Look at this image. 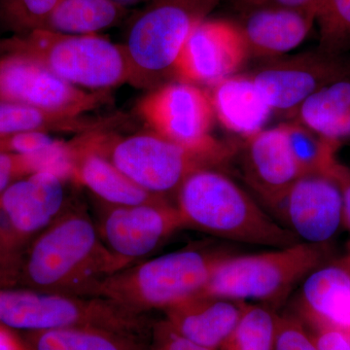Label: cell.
Segmentation results:
<instances>
[{"label":"cell","mask_w":350,"mask_h":350,"mask_svg":"<svg viewBox=\"0 0 350 350\" xmlns=\"http://www.w3.org/2000/svg\"><path fill=\"white\" fill-rule=\"evenodd\" d=\"M120 269L93 215L84 204L73 202L33 239L20 262L18 282L44 293L96 297L98 285Z\"/></svg>","instance_id":"1"},{"label":"cell","mask_w":350,"mask_h":350,"mask_svg":"<svg viewBox=\"0 0 350 350\" xmlns=\"http://www.w3.org/2000/svg\"><path fill=\"white\" fill-rule=\"evenodd\" d=\"M176 200L185 228L232 243L269 248L299 241L220 170L191 174L177 192Z\"/></svg>","instance_id":"2"},{"label":"cell","mask_w":350,"mask_h":350,"mask_svg":"<svg viewBox=\"0 0 350 350\" xmlns=\"http://www.w3.org/2000/svg\"><path fill=\"white\" fill-rule=\"evenodd\" d=\"M225 250L193 246L140 261L108 276L96 297L139 313L162 310L204 293Z\"/></svg>","instance_id":"3"},{"label":"cell","mask_w":350,"mask_h":350,"mask_svg":"<svg viewBox=\"0 0 350 350\" xmlns=\"http://www.w3.org/2000/svg\"><path fill=\"white\" fill-rule=\"evenodd\" d=\"M130 16L123 48L133 86L154 90L177 80V66L193 29L208 11L198 0H147Z\"/></svg>","instance_id":"4"},{"label":"cell","mask_w":350,"mask_h":350,"mask_svg":"<svg viewBox=\"0 0 350 350\" xmlns=\"http://www.w3.org/2000/svg\"><path fill=\"white\" fill-rule=\"evenodd\" d=\"M331 256L330 243L303 241L254 254L231 253L219 261L204 293L275 305Z\"/></svg>","instance_id":"5"},{"label":"cell","mask_w":350,"mask_h":350,"mask_svg":"<svg viewBox=\"0 0 350 350\" xmlns=\"http://www.w3.org/2000/svg\"><path fill=\"white\" fill-rule=\"evenodd\" d=\"M25 55L73 86L107 92L130 80L123 46L100 34L71 36L48 29L0 39V55Z\"/></svg>","instance_id":"6"},{"label":"cell","mask_w":350,"mask_h":350,"mask_svg":"<svg viewBox=\"0 0 350 350\" xmlns=\"http://www.w3.org/2000/svg\"><path fill=\"white\" fill-rule=\"evenodd\" d=\"M153 320L103 297L44 293L0 287V325L36 332L91 327L149 336Z\"/></svg>","instance_id":"7"},{"label":"cell","mask_w":350,"mask_h":350,"mask_svg":"<svg viewBox=\"0 0 350 350\" xmlns=\"http://www.w3.org/2000/svg\"><path fill=\"white\" fill-rule=\"evenodd\" d=\"M88 142L140 188L165 199L177 195L198 170L220 169L238 147L228 144L217 150H190L153 131L119 138L109 145L93 138Z\"/></svg>","instance_id":"8"},{"label":"cell","mask_w":350,"mask_h":350,"mask_svg":"<svg viewBox=\"0 0 350 350\" xmlns=\"http://www.w3.org/2000/svg\"><path fill=\"white\" fill-rule=\"evenodd\" d=\"M96 229L105 247L122 269L155 252L184 229L176 206L170 200L137 206H112L96 199Z\"/></svg>","instance_id":"9"},{"label":"cell","mask_w":350,"mask_h":350,"mask_svg":"<svg viewBox=\"0 0 350 350\" xmlns=\"http://www.w3.org/2000/svg\"><path fill=\"white\" fill-rule=\"evenodd\" d=\"M250 75L271 111L291 120L313 94L350 77V57L317 48L269 59Z\"/></svg>","instance_id":"10"},{"label":"cell","mask_w":350,"mask_h":350,"mask_svg":"<svg viewBox=\"0 0 350 350\" xmlns=\"http://www.w3.org/2000/svg\"><path fill=\"white\" fill-rule=\"evenodd\" d=\"M152 130L190 150L213 151L228 144L211 135L214 111L208 91L182 80L152 90L140 103Z\"/></svg>","instance_id":"11"},{"label":"cell","mask_w":350,"mask_h":350,"mask_svg":"<svg viewBox=\"0 0 350 350\" xmlns=\"http://www.w3.org/2000/svg\"><path fill=\"white\" fill-rule=\"evenodd\" d=\"M105 93L73 86L32 57L14 53L0 55V103L84 116L107 103Z\"/></svg>","instance_id":"12"},{"label":"cell","mask_w":350,"mask_h":350,"mask_svg":"<svg viewBox=\"0 0 350 350\" xmlns=\"http://www.w3.org/2000/svg\"><path fill=\"white\" fill-rule=\"evenodd\" d=\"M275 214L299 241L330 243L344 226L342 191L330 172L301 175Z\"/></svg>","instance_id":"13"},{"label":"cell","mask_w":350,"mask_h":350,"mask_svg":"<svg viewBox=\"0 0 350 350\" xmlns=\"http://www.w3.org/2000/svg\"><path fill=\"white\" fill-rule=\"evenodd\" d=\"M250 59L237 23L206 18L186 41L177 66V80L211 89L238 75Z\"/></svg>","instance_id":"14"},{"label":"cell","mask_w":350,"mask_h":350,"mask_svg":"<svg viewBox=\"0 0 350 350\" xmlns=\"http://www.w3.org/2000/svg\"><path fill=\"white\" fill-rule=\"evenodd\" d=\"M69 179L49 170H40L17 179L0 194V209L23 246L36 239L73 204Z\"/></svg>","instance_id":"15"},{"label":"cell","mask_w":350,"mask_h":350,"mask_svg":"<svg viewBox=\"0 0 350 350\" xmlns=\"http://www.w3.org/2000/svg\"><path fill=\"white\" fill-rule=\"evenodd\" d=\"M241 147L244 180L275 213L288 191L304 175L290 151L282 125L258 131L246 138Z\"/></svg>","instance_id":"16"},{"label":"cell","mask_w":350,"mask_h":350,"mask_svg":"<svg viewBox=\"0 0 350 350\" xmlns=\"http://www.w3.org/2000/svg\"><path fill=\"white\" fill-rule=\"evenodd\" d=\"M296 317L308 329H350V267L344 258L312 271L297 294Z\"/></svg>","instance_id":"17"},{"label":"cell","mask_w":350,"mask_h":350,"mask_svg":"<svg viewBox=\"0 0 350 350\" xmlns=\"http://www.w3.org/2000/svg\"><path fill=\"white\" fill-rule=\"evenodd\" d=\"M313 9L262 7L241 12L237 23L250 57L276 59L303 43L315 23Z\"/></svg>","instance_id":"18"},{"label":"cell","mask_w":350,"mask_h":350,"mask_svg":"<svg viewBox=\"0 0 350 350\" xmlns=\"http://www.w3.org/2000/svg\"><path fill=\"white\" fill-rule=\"evenodd\" d=\"M247 303L200 294L167 308L165 319L177 333L209 350H221L243 317Z\"/></svg>","instance_id":"19"},{"label":"cell","mask_w":350,"mask_h":350,"mask_svg":"<svg viewBox=\"0 0 350 350\" xmlns=\"http://www.w3.org/2000/svg\"><path fill=\"white\" fill-rule=\"evenodd\" d=\"M72 146L73 181L87 188L96 200L112 206H137L169 200L140 188L88 140Z\"/></svg>","instance_id":"20"},{"label":"cell","mask_w":350,"mask_h":350,"mask_svg":"<svg viewBox=\"0 0 350 350\" xmlns=\"http://www.w3.org/2000/svg\"><path fill=\"white\" fill-rule=\"evenodd\" d=\"M214 116L226 130L246 139L264 130L273 111L258 91L250 73H238L208 91Z\"/></svg>","instance_id":"21"},{"label":"cell","mask_w":350,"mask_h":350,"mask_svg":"<svg viewBox=\"0 0 350 350\" xmlns=\"http://www.w3.org/2000/svg\"><path fill=\"white\" fill-rule=\"evenodd\" d=\"M150 336L72 327L27 332L23 342L27 350H146Z\"/></svg>","instance_id":"22"},{"label":"cell","mask_w":350,"mask_h":350,"mask_svg":"<svg viewBox=\"0 0 350 350\" xmlns=\"http://www.w3.org/2000/svg\"><path fill=\"white\" fill-rule=\"evenodd\" d=\"M131 9L114 0H59L43 29L71 34H98L130 18Z\"/></svg>","instance_id":"23"},{"label":"cell","mask_w":350,"mask_h":350,"mask_svg":"<svg viewBox=\"0 0 350 350\" xmlns=\"http://www.w3.org/2000/svg\"><path fill=\"white\" fill-rule=\"evenodd\" d=\"M293 119L328 139H350V77L332 83L310 96Z\"/></svg>","instance_id":"24"},{"label":"cell","mask_w":350,"mask_h":350,"mask_svg":"<svg viewBox=\"0 0 350 350\" xmlns=\"http://www.w3.org/2000/svg\"><path fill=\"white\" fill-rule=\"evenodd\" d=\"M100 124L83 116L59 114L19 103H0V137L29 131H87Z\"/></svg>","instance_id":"25"},{"label":"cell","mask_w":350,"mask_h":350,"mask_svg":"<svg viewBox=\"0 0 350 350\" xmlns=\"http://www.w3.org/2000/svg\"><path fill=\"white\" fill-rule=\"evenodd\" d=\"M280 125L301 174H329L342 144L328 139L296 119Z\"/></svg>","instance_id":"26"},{"label":"cell","mask_w":350,"mask_h":350,"mask_svg":"<svg viewBox=\"0 0 350 350\" xmlns=\"http://www.w3.org/2000/svg\"><path fill=\"white\" fill-rule=\"evenodd\" d=\"M278 317L269 306L247 303L221 350H275Z\"/></svg>","instance_id":"27"},{"label":"cell","mask_w":350,"mask_h":350,"mask_svg":"<svg viewBox=\"0 0 350 350\" xmlns=\"http://www.w3.org/2000/svg\"><path fill=\"white\" fill-rule=\"evenodd\" d=\"M319 49L336 55L350 51V0H319L315 14Z\"/></svg>","instance_id":"28"},{"label":"cell","mask_w":350,"mask_h":350,"mask_svg":"<svg viewBox=\"0 0 350 350\" xmlns=\"http://www.w3.org/2000/svg\"><path fill=\"white\" fill-rule=\"evenodd\" d=\"M59 0H0V25L13 34L43 29Z\"/></svg>","instance_id":"29"},{"label":"cell","mask_w":350,"mask_h":350,"mask_svg":"<svg viewBox=\"0 0 350 350\" xmlns=\"http://www.w3.org/2000/svg\"><path fill=\"white\" fill-rule=\"evenodd\" d=\"M275 350H319L303 322L293 314L278 317Z\"/></svg>","instance_id":"30"},{"label":"cell","mask_w":350,"mask_h":350,"mask_svg":"<svg viewBox=\"0 0 350 350\" xmlns=\"http://www.w3.org/2000/svg\"><path fill=\"white\" fill-rule=\"evenodd\" d=\"M146 350H209L191 342L172 328L165 319L155 321Z\"/></svg>","instance_id":"31"},{"label":"cell","mask_w":350,"mask_h":350,"mask_svg":"<svg viewBox=\"0 0 350 350\" xmlns=\"http://www.w3.org/2000/svg\"><path fill=\"white\" fill-rule=\"evenodd\" d=\"M57 139L42 131H29L6 137L4 152L24 156L38 155L50 148Z\"/></svg>","instance_id":"32"},{"label":"cell","mask_w":350,"mask_h":350,"mask_svg":"<svg viewBox=\"0 0 350 350\" xmlns=\"http://www.w3.org/2000/svg\"><path fill=\"white\" fill-rule=\"evenodd\" d=\"M31 174L33 172L27 157L0 152V194L14 181Z\"/></svg>","instance_id":"33"},{"label":"cell","mask_w":350,"mask_h":350,"mask_svg":"<svg viewBox=\"0 0 350 350\" xmlns=\"http://www.w3.org/2000/svg\"><path fill=\"white\" fill-rule=\"evenodd\" d=\"M308 331L319 350H350V329L317 328Z\"/></svg>","instance_id":"34"},{"label":"cell","mask_w":350,"mask_h":350,"mask_svg":"<svg viewBox=\"0 0 350 350\" xmlns=\"http://www.w3.org/2000/svg\"><path fill=\"white\" fill-rule=\"evenodd\" d=\"M319 1V0H234V3L241 13L262 7L317 10Z\"/></svg>","instance_id":"35"},{"label":"cell","mask_w":350,"mask_h":350,"mask_svg":"<svg viewBox=\"0 0 350 350\" xmlns=\"http://www.w3.org/2000/svg\"><path fill=\"white\" fill-rule=\"evenodd\" d=\"M329 172L338 182L344 200V226L350 232V167L336 160ZM347 255H350V241L347 243Z\"/></svg>","instance_id":"36"},{"label":"cell","mask_w":350,"mask_h":350,"mask_svg":"<svg viewBox=\"0 0 350 350\" xmlns=\"http://www.w3.org/2000/svg\"><path fill=\"white\" fill-rule=\"evenodd\" d=\"M20 257L0 243V287L11 288L19 280Z\"/></svg>","instance_id":"37"},{"label":"cell","mask_w":350,"mask_h":350,"mask_svg":"<svg viewBox=\"0 0 350 350\" xmlns=\"http://www.w3.org/2000/svg\"><path fill=\"white\" fill-rule=\"evenodd\" d=\"M0 350H27L23 340H19L10 329L0 325Z\"/></svg>","instance_id":"38"},{"label":"cell","mask_w":350,"mask_h":350,"mask_svg":"<svg viewBox=\"0 0 350 350\" xmlns=\"http://www.w3.org/2000/svg\"><path fill=\"white\" fill-rule=\"evenodd\" d=\"M114 1L119 3L120 5L131 9V6L137 5V4L142 3V2H146L147 0H114Z\"/></svg>","instance_id":"39"},{"label":"cell","mask_w":350,"mask_h":350,"mask_svg":"<svg viewBox=\"0 0 350 350\" xmlns=\"http://www.w3.org/2000/svg\"><path fill=\"white\" fill-rule=\"evenodd\" d=\"M204 8L206 9L208 12H211V10L217 5L219 0H198Z\"/></svg>","instance_id":"40"},{"label":"cell","mask_w":350,"mask_h":350,"mask_svg":"<svg viewBox=\"0 0 350 350\" xmlns=\"http://www.w3.org/2000/svg\"><path fill=\"white\" fill-rule=\"evenodd\" d=\"M4 138L5 137H0V152H4Z\"/></svg>","instance_id":"41"},{"label":"cell","mask_w":350,"mask_h":350,"mask_svg":"<svg viewBox=\"0 0 350 350\" xmlns=\"http://www.w3.org/2000/svg\"><path fill=\"white\" fill-rule=\"evenodd\" d=\"M342 258H344L345 261L347 262V264H349V267H350V255H347V254L345 255V256Z\"/></svg>","instance_id":"42"}]
</instances>
